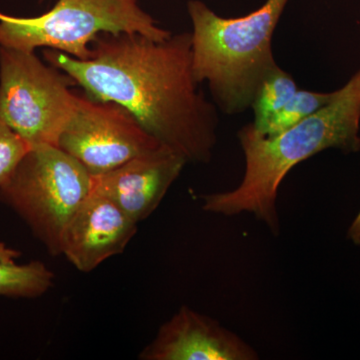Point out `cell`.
<instances>
[{"label": "cell", "mask_w": 360, "mask_h": 360, "mask_svg": "<svg viewBox=\"0 0 360 360\" xmlns=\"http://www.w3.org/2000/svg\"><path fill=\"white\" fill-rule=\"evenodd\" d=\"M45 61L70 75L91 98L127 108L142 127L187 163H210L217 143V106L194 77L191 32L153 40L103 33L79 60L46 49Z\"/></svg>", "instance_id": "obj_1"}, {"label": "cell", "mask_w": 360, "mask_h": 360, "mask_svg": "<svg viewBox=\"0 0 360 360\" xmlns=\"http://www.w3.org/2000/svg\"><path fill=\"white\" fill-rule=\"evenodd\" d=\"M359 130L360 68L336 90L331 103L276 136H264L252 123L241 127L238 139L245 161L243 180L232 191L200 195L202 210L225 217L251 213L278 236L276 200L286 175L326 149L357 153Z\"/></svg>", "instance_id": "obj_2"}, {"label": "cell", "mask_w": 360, "mask_h": 360, "mask_svg": "<svg viewBox=\"0 0 360 360\" xmlns=\"http://www.w3.org/2000/svg\"><path fill=\"white\" fill-rule=\"evenodd\" d=\"M290 0H265L240 18H222L200 0H191V56L196 80L207 82L224 115L251 108L262 82L276 68L272 39Z\"/></svg>", "instance_id": "obj_3"}, {"label": "cell", "mask_w": 360, "mask_h": 360, "mask_svg": "<svg viewBox=\"0 0 360 360\" xmlns=\"http://www.w3.org/2000/svg\"><path fill=\"white\" fill-rule=\"evenodd\" d=\"M122 32L158 41L172 34L142 11L137 0H58L51 11L35 18L0 11V46L18 51L46 47L86 60L97 37Z\"/></svg>", "instance_id": "obj_4"}, {"label": "cell", "mask_w": 360, "mask_h": 360, "mask_svg": "<svg viewBox=\"0 0 360 360\" xmlns=\"http://www.w3.org/2000/svg\"><path fill=\"white\" fill-rule=\"evenodd\" d=\"M91 191L92 175L79 161L58 146L44 144L30 148L0 186V201L49 253L59 255L68 222Z\"/></svg>", "instance_id": "obj_5"}, {"label": "cell", "mask_w": 360, "mask_h": 360, "mask_svg": "<svg viewBox=\"0 0 360 360\" xmlns=\"http://www.w3.org/2000/svg\"><path fill=\"white\" fill-rule=\"evenodd\" d=\"M75 80L34 51L0 46V120L30 146H56L77 105Z\"/></svg>", "instance_id": "obj_6"}, {"label": "cell", "mask_w": 360, "mask_h": 360, "mask_svg": "<svg viewBox=\"0 0 360 360\" xmlns=\"http://www.w3.org/2000/svg\"><path fill=\"white\" fill-rule=\"evenodd\" d=\"M56 146L79 161L92 176L165 148L120 104L80 94Z\"/></svg>", "instance_id": "obj_7"}, {"label": "cell", "mask_w": 360, "mask_h": 360, "mask_svg": "<svg viewBox=\"0 0 360 360\" xmlns=\"http://www.w3.org/2000/svg\"><path fill=\"white\" fill-rule=\"evenodd\" d=\"M186 163L165 146L92 176V191L112 201L139 224L155 212Z\"/></svg>", "instance_id": "obj_8"}, {"label": "cell", "mask_w": 360, "mask_h": 360, "mask_svg": "<svg viewBox=\"0 0 360 360\" xmlns=\"http://www.w3.org/2000/svg\"><path fill=\"white\" fill-rule=\"evenodd\" d=\"M142 360H257V350L219 321L184 305L142 349Z\"/></svg>", "instance_id": "obj_9"}, {"label": "cell", "mask_w": 360, "mask_h": 360, "mask_svg": "<svg viewBox=\"0 0 360 360\" xmlns=\"http://www.w3.org/2000/svg\"><path fill=\"white\" fill-rule=\"evenodd\" d=\"M136 231V222L92 191L66 226L61 255L79 271L90 272L122 253Z\"/></svg>", "instance_id": "obj_10"}, {"label": "cell", "mask_w": 360, "mask_h": 360, "mask_svg": "<svg viewBox=\"0 0 360 360\" xmlns=\"http://www.w3.org/2000/svg\"><path fill=\"white\" fill-rule=\"evenodd\" d=\"M54 274L39 260L18 264L0 262V296L11 298H37L53 286Z\"/></svg>", "instance_id": "obj_11"}, {"label": "cell", "mask_w": 360, "mask_h": 360, "mask_svg": "<svg viewBox=\"0 0 360 360\" xmlns=\"http://www.w3.org/2000/svg\"><path fill=\"white\" fill-rule=\"evenodd\" d=\"M298 89L295 80L283 68H277L265 78L251 104L253 127L262 132Z\"/></svg>", "instance_id": "obj_12"}, {"label": "cell", "mask_w": 360, "mask_h": 360, "mask_svg": "<svg viewBox=\"0 0 360 360\" xmlns=\"http://www.w3.org/2000/svg\"><path fill=\"white\" fill-rule=\"evenodd\" d=\"M335 96L336 90L333 92H316L307 89L296 90L290 101L272 118L266 129L260 134L267 137L281 134V132L295 127L328 105L333 101Z\"/></svg>", "instance_id": "obj_13"}, {"label": "cell", "mask_w": 360, "mask_h": 360, "mask_svg": "<svg viewBox=\"0 0 360 360\" xmlns=\"http://www.w3.org/2000/svg\"><path fill=\"white\" fill-rule=\"evenodd\" d=\"M30 146L0 120V186L11 179Z\"/></svg>", "instance_id": "obj_14"}, {"label": "cell", "mask_w": 360, "mask_h": 360, "mask_svg": "<svg viewBox=\"0 0 360 360\" xmlns=\"http://www.w3.org/2000/svg\"><path fill=\"white\" fill-rule=\"evenodd\" d=\"M21 257L20 250L9 248L6 243H0V262H16Z\"/></svg>", "instance_id": "obj_15"}, {"label": "cell", "mask_w": 360, "mask_h": 360, "mask_svg": "<svg viewBox=\"0 0 360 360\" xmlns=\"http://www.w3.org/2000/svg\"><path fill=\"white\" fill-rule=\"evenodd\" d=\"M347 238L350 239L354 245H360V212L348 229Z\"/></svg>", "instance_id": "obj_16"}]
</instances>
